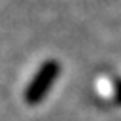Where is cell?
I'll list each match as a JSON object with an SVG mask.
<instances>
[{
  "label": "cell",
  "mask_w": 121,
  "mask_h": 121,
  "mask_svg": "<svg viewBox=\"0 0 121 121\" xmlns=\"http://www.w3.org/2000/svg\"><path fill=\"white\" fill-rule=\"evenodd\" d=\"M55 74H57V66H55V62L45 64V66H43V70L38 74L36 81H34V83L30 85V89L26 91V98H28L30 102H36L38 98H42V95L45 93V89L51 85V81H53Z\"/></svg>",
  "instance_id": "cell-1"
}]
</instances>
